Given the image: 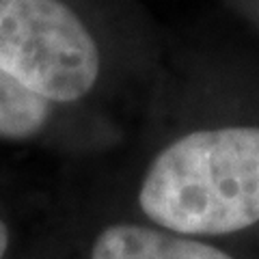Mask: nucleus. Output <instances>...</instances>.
I'll use <instances>...</instances> for the list:
<instances>
[{
    "instance_id": "nucleus-3",
    "label": "nucleus",
    "mask_w": 259,
    "mask_h": 259,
    "mask_svg": "<svg viewBox=\"0 0 259 259\" xmlns=\"http://www.w3.org/2000/svg\"><path fill=\"white\" fill-rule=\"evenodd\" d=\"M91 259H233L209 244L141 225H112L97 236Z\"/></svg>"
},
{
    "instance_id": "nucleus-2",
    "label": "nucleus",
    "mask_w": 259,
    "mask_h": 259,
    "mask_svg": "<svg viewBox=\"0 0 259 259\" xmlns=\"http://www.w3.org/2000/svg\"><path fill=\"white\" fill-rule=\"evenodd\" d=\"M0 67L48 102H76L100 76V50L61 0H0Z\"/></svg>"
},
{
    "instance_id": "nucleus-5",
    "label": "nucleus",
    "mask_w": 259,
    "mask_h": 259,
    "mask_svg": "<svg viewBox=\"0 0 259 259\" xmlns=\"http://www.w3.org/2000/svg\"><path fill=\"white\" fill-rule=\"evenodd\" d=\"M7 246H9V229H7V225L0 221V259L5 257Z\"/></svg>"
},
{
    "instance_id": "nucleus-4",
    "label": "nucleus",
    "mask_w": 259,
    "mask_h": 259,
    "mask_svg": "<svg viewBox=\"0 0 259 259\" xmlns=\"http://www.w3.org/2000/svg\"><path fill=\"white\" fill-rule=\"evenodd\" d=\"M50 119V102L0 67V139H30Z\"/></svg>"
},
{
    "instance_id": "nucleus-1",
    "label": "nucleus",
    "mask_w": 259,
    "mask_h": 259,
    "mask_svg": "<svg viewBox=\"0 0 259 259\" xmlns=\"http://www.w3.org/2000/svg\"><path fill=\"white\" fill-rule=\"evenodd\" d=\"M139 205L156 225L223 236L259 221V127L186 134L151 162Z\"/></svg>"
}]
</instances>
